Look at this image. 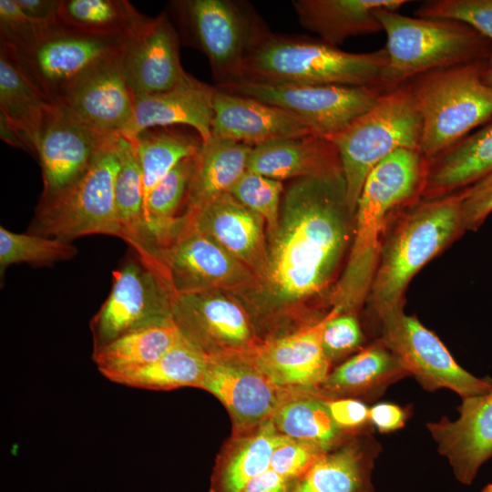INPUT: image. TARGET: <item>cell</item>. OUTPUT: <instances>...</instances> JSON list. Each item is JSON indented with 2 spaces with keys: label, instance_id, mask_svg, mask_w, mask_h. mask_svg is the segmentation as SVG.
<instances>
[{
  "label": "cell",
  "instance_id": "obj_1",
  "mask_svg": "<svg viewBox=\"0 0 492 492\" xmlns=\"http://www.w3.org/2000/svg\"><path fill=\"white\" fill-rule=\"evenodd\" d=\"M354 228L343 177L297 179L288 187L278 228L268 238L265 272L240 299L258 334L260 325L278 330L329 287Z\"/></svg>",
  "mask_w": 492,
  "mask_h": 492
},
{
  "label": "cell",
  "instance_id": "obj_2",
  "mask_svg": "<svg viewBox=\"0 0 492 492\" xmlns=\"http://www.w3.org/2000/svg\"><path fill=\"white\" fill-rule=\"evenodd\" d=\"M428 159L419 149H401L367 176L354 213L349 256L330 297L332 308L354 313L368 296L385 228L393 214L424 194Z\"/></svg>",
  "mask_w": 492,
  "mask_h": 492
},
{
  "label": "cell",
  "instance_id": "obj_3",
  "mask_svg": "<svg viewBox=\"0 0 492 492\" xmlns=\"http://www.w3.org/2000/svg\"><path fill=\"white\" fill-rule=\"evenodd\" d=\"M387 62L385 47L368 53H351L320 38L277 35L265 27L250 47L239 80L372 86L384 90L383 80Z\"/></svg>",
  "mask_w": 492,
  "mask_h": 492
},
{
  "label": "cell",
  "instance_id": "obj_4",
  "mask_svg": "<svg viewBox=\"0 0 492 492\" xmlns=\"http://www.w3.org/2000/svg\"><path fill=\"white\" fill-rule=\"evenodd\" d=\"M376 17L387 37L385 91L431 71L492 57V41L465 23L411 17L387 9L377 11Z\"/></svg>",
  "mask_w": 492,
  "mask_h": 492
},
{
  "label": "cell",
  "instance_id": "obj_5",
  "mask_svg": "<svg viewBox=\"0 0 492 492\" xmlns=\"http://www.w3.org/2000/svg\"><path fill=\"white\" fill-rule=\"evenodd\" d=\"M487 62L438 69L406 82L422 120L420 151L428 160L492 118V88L482 79Z\"/></svg>",
  "mask_w": 492,
  "mask_h": 492
},
{
  "label": "cell",
  "instance_id": "obj_6",
  "mask_svg": "<svg viewBox=\"0 0 492 492\" xmlns=\"http://www.w3.org/2000/svg\"><path fill=\"white\" fill-rule=\"evenodd\" d=\"M421 132L420 114L409 85L405 83L382 94L369 110L325 137L337 149L346 201L354 215L371 170L398 149L420 150Z\"/></svg>",
  "mask_w": 492,
  "mask_h": 492
},
{
  "label": "cell",
  "instance_id": "obj_7",
  "mask_svg": "<svg viewBox=\"0 0 492 492\" xmlns=\"http://www.w3.org/2000/svg\"><path fill=\"white\" fill-rule=\"evenodd\" d=\"M461 191L415 205L383 246L368 296L376 314L401 304L412 277L462 231Z\"/></svg>",
  "mask_w": 492,
  "mask_h": 492
},
{
  "label": "cell",
  "instance_id": "obj_8",
  "mask_svg": "<svg viewBox=\"0 0 492 492\" xmlns=\"http://www.w3.org/2000/svg\"><path fill=\"white\" fill-rule=\"evenodd\" d=\"M118 138L95 155L74 183L52 196L41 197L28 233L68 242L92 234L120 238L115 200Z\"/></svg>",
  "mask_w": 492,
  "mask_h": 492
},
{
  "label": "cell",
  "instance_id": "obj_9",
  "mask_svg": "<svg viewBox=\"0 0 492 492\" xmlns=\"http://www.w3.org/2000/svg\"><path fill=\"white\" fill-rule=\"evenodd\" d=\"M185 38L209 60L217 87L241 77L245 56L265 28L244 4L182 0L170 4Z\"/></svg>",
  "mask_w": 492,
  "mask_h": 492
},
{
  "label": "cell",
  "instance_id": "obj_10",
  "mask_svg": "<svg viewBox=\"0 0 492 492\" xmlns=\"http://www.w3.org/2000/svg\"><path fill=\"white\" fill-rule=\"evenodd\" d=\"M216 87L282 108L298 118L313 134L322 137L345 128L386 92L372 86H316L243 79Z\"/></svg>",
  "mask_w": 492,
  "mask_h": 492
},
{
  "label": "cell",
  "instance_id": "obj_11",
  "mask_svg": "<svg viewBox=\"0 0 492 492\" xmlns=\"http://www.w3.org/2000/svg\"><path fill=\"white\" fill-rule=\"evenodd\" d=\"M169 282L137 256L112 272L110 292L90 321L93 350L123 335L174 323Z\"/></svg>",
  "mask_w": 492,
  "mask_h": 492
},
{
  "label": "cell",
  "instance_id": "obj_12",
  "mask_svg": "<svg viewBox=\"0 0 492 492\" xmlns=\"http://www.w3.org/2000/svg\"><path fill=\"white\" fill-rule=\"evenodd\" d=\"M377 315L381 342L424 389L447 388L462 399L492 390L490 378L476 377L462 368L440 339L415 316L405 314L401 304Z\"/></svg>",
  "mask_w": 492,
  "mask_h": 492
},
{
  "label": "cell",
  "instance_id": "obj_13",
  "mask_svg": "<svg viewBox=\"0 0 492 492\" xmlns=\"http://www.w3.org/2000/svg\"><path fill=\"white\" fill-rule=\"evenodd\" d=\"M159 257L173 293L222 291L241 299L257 278L243 263L200 231L187 212Z\"/></svg>",
  "mask_w": 492,
  "mask_h": 492
},
{
  "label": "cell",
  "instance_id": "obj_14",
  "mask_svg": "<svg viewBox=\"0 0 492 492\" xmlns=\"http://www.w3.org/2000/svg\"><path fill=\"white\" fill-rule=\"evenodd\" d=\"M172 318L180 333L209 357L248 354L261 341L243 303L222 291L173 294Z\"/></svg>",
  "mask_w": 492,
  "mask_h": 492
},
{
  "label": "cell",
  "instance_id": "obj_15",
  "mask_svg": "<svg viewBox=\"0 0 492 492\" xmlns=\"http://www.w3.org/2000/svg\"><path fill=\"white\" fill-rule=\"evenodd\" d=\"M124 42L70 30L59 24L30 51L15 52L28 75L55 103L79 77L119 56Z\"/></svg>",
  "mask_w": 492,
  "mask_h": 492
},
{
  "label": "cell",
  "instance_id": "obj_16",
  "mask_svg": "<svg viewBox=\"0 0 492 492\" xmlns=\"http://www.w3.org/2000/svg\"><path fill=\"white\" fill-rule=\"evenodd\" d=\"M227 409L232 433L248 431L272 418L284 390L278 388L247 354L209 357L200 384Z\"/></svg>",
  "mask_w": 492,
  "mask_h": 492
},
{
  "label": "cell",
  "instance_id": "obj_17",
  "mask_svg": "<svg viewBox=\"0 0 492 492\" xmlns=\"http://www.w3.org/2000/svg\"><path fill=\"white\" fill-rule=\"evenodd\" d=\"M333 313L289 333L261 340L247 355L284 391H316L330 374L331 362L322 345L323 327Z\"/></svg>",
  "mask_w": 492,
  "mask_h": 492
},
{
  "label": "cell",
  "instance_id": "obj_18",
  "mask_svg": "<svg viewBox=\"0 0 492 492\" xmlns=\"http://www.w3.org/2000/svg\"><path fill=\"white\" fill-rule=\"evenodd\" d=\"M55 104L87 127L107 136H123L133 118L134 98L121 55L72 83Z\"/></svg>",
  "mask_w": 492,
  "mask_h": 492
},
{
  "label": "cell",
  "instance_id": "obj_19",
  "mask_svg": "<svg viewBox=\"0 0 492 492\" xmlns=\"http://www.w3.org/2000/svg\"><path fill=\"white\" fill-rule=\"evenodd\" d=\"M121 65L133 95L166 91L188 77L180 63L179 35L167 11L148 17L125 40Z\"/></svg>",
  "mask_w": 492,
  "mask_h": 492
},
{
  "label": "cell",
  "instance_id": "obj_20",
  "mask_svg": "<svg viewBox=\"0 0 492 492\" xmlns=\"http://www.w3.org/2000/svg\"><path fill=\"white\" fill-rule=\"evenodd\" d=\"M118 137L87 127L56 105L36 145L44 182L41 197L52 196L74 183L95 155Z\"/></svg>",
  "mask_w": 492,
  "mask_h": 492
},
{
  "label": "cell",
  "instance_id": "obj_21",
  "mask_svg": "<svg viewBox=\"0 0 492 492\" xmlns=\"http://www.w3.org/2000/svg\"><path fill=\"white\" fill-rule=\"evenodd\" d=\"M187 213L200 231L247 266L257 282L261 278L268 260V237L261 216L230 193L218 196Z\"/></svg>",
  "mask_w": 492,
  "mask_h": 492
},
{
  "label": "cell",
  "instance_id": "obj_22",
  "mask_svg": "<svg viewBox=\"0 0 492 492\" xmlns=\"http://www.w3.org/2000/svg\"><path fill=\"white\" fill-rule=\"evenodd\" d=\"M457 411V419L442 416L426 427L456 480L470 485L481 466L492 457V390L463 398Z\"/></svg>",
  "mask_w": 492,
  "mask_h": 492
},
{
  "label": "cell",
  "instance_id": "obj_23",
  "mask_svg": "<svg viewBox=\"0 0 492 492\" xmlns=\"http://www.w3.org/2000/svg\"><path fill=\"white\" fill-rule=\"evenodd\" d=\"M212 108L211 137L217 138L254 148L313 134L298 118L282 108L217 87Z\"/></svg>",
  "mask_w": 492,
  "mask_h": 492
},
{
  "label": "cell",
  "instance_id": "obj_24",
  "mask_svg": "<svg viewBox=\"0 0 492 492\" xmlns=\"http://www.w3.org/2000/svg\"><path fill=\"white\" fill-rule=\"evenodd\" d=\"M214 92L215 87L188 75L169 90L133 95V118L123 137L131 139L146 129L183 125L205 143L211 137Z\"/></svg>",
  "mask_w": 492,
  "mask_h": 492
},
{
  "label": "cell",
  "instance_id": "obj_25",
  "mask_svg": "<svg viewBox=\"0 0 492 492\" xmlns=\"http://www.w3.org/2000/svg\"><path fill=\"white\" fill-rule=\"evenodd\" d=\"M380 444L368 428L325 452L290 492H375L372 482Z\"/></svg>",
  "mask_w": 492,
  "mask_h": 492
},
{
  "label": "cell",
  "instance_id": "obj_26",
  "mask_svg": "<svg viewBox=\"0 0 492 492\" xmlns=\"http://www.w3.org/2000/svg\"><path fill=\"white\" fill-rule=\"evenodd\" d=\"M247 170L281 181L343 177L335 146L325 137L313 134L252 148Z\"/></svg>",
  "mask_w": 492,
  "mask_h": 492
},
{
  "label": "cell",
  "instance_id": "obj_27",
  "mask_svg": "<svg viewBox=\"0 0 492 492\" xmlns=\"http://www.w3.org/2000/svg\"><path fill=\"white\" fill-rule=\"evenodd\" d=\"M408 3L406 0H294L292 5L302 27L337 46L349 37L383 31L376 12L397 11Z\"/></svg>",
  "mask_w": 492,
  "mask_h": 492
},
{
  "label": "cell",
  "instance_id": "obj_28",
  "mask_svg": "<svg viewBox=\"0 0 492 492\" xmlns=\"http://www.w3.org/2000/svg\"><path fill=\"white\" fill-rule=\"evenodd\" d=\"M55 107L28 75L15 50L1 42L0 116L36 154L42 129Z\"/></svg>",
  "mask_w": 492,
  "mask_h": 492
},
{
  "label": "cell",
  "instance_id": "obj_29",
  "mask_svg": "<svg viewBox=\"0 0 492 492\" xmlns=\"http://www.w3.org/2000/svg\"><path fill=\"white\" fill-rule=\"evenodd\" d=\"M287 437L272 418L243 433L231 434L216 457L210 492H241L270 467L272 453Z\"/></svg>",
  "mask_w": 492,
  "mask_h": 492
},
{
  "label": "cell",
  "instance_id": "obj_30",
  "mask_svg": "<svg viewBox=\"0 0 492 492\" xmlns=\"http://www.w3.org/2000/svg\"><path fill=\"white\" fill-rule=\"evenodd\" d=\"M406 375L398 358L380 341L330 372L316 391L326 398L374 400Z\"/></svg>",
  "mask_w": 492,
  "mask_h": 492
},
{
  "label": "cell",
  "instance_id": "obj_31",
  "mask_svg": "<svg viewBox=\"0 0 492 492\" xmlns=\"http://www.w3.org/2000/svg\"><path fill=\"white\" fill-rule=\"evenodd\" d=\"M492 171V118L428 160L425 197L435 199L466 188Z\"/></svg>",
  "mask_w": 492,
  "mask_h": 492
},
{
  "label": "cell",
  "instance_id": "obj_32",
  "mask_svg": "<svg viewBox=\"0 0 492 492\" xmlns=\"http://www.w3.org/2000/svg\"><path fill=\"white\" fill-rule=\"evenodd\" d=\"M252 148L214 137L202 143L196 155L185 212L226 193L247 171Z\"/></svg>",
  "mask_w": 492,
  "mask_h": 492
},
{
  "label": "cell",
  "instance_id": "obj_33",
  "mask_svg": "<svg viewBox=\"0 0 492 492\" xmlns=\"http://www.w3.org/2000/svg\"><path fill=\"white\" fill-rule=\"evenodd\" d=\"M174 323L137 331L93 350L92 359L98 371L118 384L133 374L161 358L180 339Z\"/></svg>",
  "mask_w": 492,
  "mask_h": 492
},
{
  "label": "cell",
  "instance_id": "obj_34",
  "mask_svg": "<svg viewBox=\"0 0 492 492\" xmlns=\"http://www.w3.org/2000/svg\"><path fill=\"white\" fill-rule=\"evenodd\" d=\"M272 420L282 435L317 443L327 450L354 434L344 432L335 425L324 397L317 391H283Z\"/></svg>",
  "mask_w": 492,
  "mask_h": 492
},
{
  "label": "cell",
  "instance_id": "obj_35",
  "mask_svg": "<svg viewBox=\"0 0 492 492\" xmlns=\"http://www.w3.org/2000/svg\"><path fill=\"white\" fill-rule=\"evenodd\" d=\"M147 18L126 0H65L58 9V22L67 29L122 40Z\"/></svg>",
  "mask_w": 492,
  "mask_h": 492
},
{
  "label": "cell",
  "instance_id": "obj_36",
  "mask_svg": "<svg viewBox=\"0 0 492 492\" xmlns=\"http://www.w3.org/2000/svg\"><path fill=\"white\" fill-rule=\"evenodd\" d=\"M135 149L143 179L144 203L150 191L181 160L195 156L202 141L177 129H146L128 139Z\"/></svg>",
  "mask_w": 492,
  "mask_h": 492
},
{
  "label": "cell",
  "instance_id": "obj_37",
  "mask_svg": "<svg viewBox=\"0 0 492 492\" xmlns=\"http://www.w3.org/2000/svg\"><path fill=\"white\" fill-rule=\"evenodd\" d=\"M208 362L209 356L181 334L161 358L125 376L118 384L148 390L200 387Z\"/></svg>",
  "mask_w": 492,
  "mask_h": 492
},
{
  "label": "cell",
  "instance_id": "obj_38",
  "mask_svg": "<svg viewBox=\"0 0 492 492\" xmlns=\"http://www.w3.org/2000/svg\"><path fill=\"white\" fill-rule=\"evenodd\" d=\"M77 253L71 242L31 233H15L0 227V272L14 263L46 266L70 260Z\"/></svg>",
  "mask_w": 492,
  "mask_h": 492
},
{
  "label": "cell",
  "instance_id": "obj_39",
  "mask_svg": "<svg viewBox=\"0 0 492 492\" xmlns=\"http://www.w3.org/2000/svg\"><path fill=\"white\" fill-rule=\"evenodd\" d=\"M283 192L281 180L247 170L230 194L264 220L269 238L278 228Z\"/></svg>",
  "mask_w": 492,
  "mask_h": 492
},
{
  "label": "cell",
  "instance_id": "obj_40",
  "mask_svg": "<svg viewBox=\"0 0 492 492\" xmlns=\"http://www.w3.org/2000/svg\"><path fill=\"white\" fill-rule=\"evenodd\" d=\"M59 22L46 21L26 15L15 0H0L1 42L18 54L33 49Z\"/></svg>",
  "mask_w": 492,
  "mask_h": 492
},
{
  "label": "cell",
  "instance_id": "obj_41",
  "mask_svg": "<svg viewBox=\"0 0 492 492\" xmlns=\"http://www.w3.org/2000/svg\"><path fill=\"white\" fill-rule=\"evenodd\" d=\"M414 15L465 23L492 41V0H426ZM488 62L492 63V57Z\"/></svg>",
  "mask_w": 492,
  "mask_h": 492
},
{
  "label": "cell",
  "instance_id": "obj_42",
  "mask_svg": "<svg viewBox=\"0 0 492 492\" xmlns=\"http://www.w3.org/2000/svg\"><path fill=\"white\" fill-rule=\"evenodd\" d=\"M327 451L317 443L287 437L272 453L270 468L295 485Z\"/></svg>",
  "mask_w": 492,
  "mask_h": 492
},
{
  "label": "cell",
  "instance_id": "obj_43",
  "mask_svg": "<svg viewBox=\"0 0 492 492\" xmlns=\"http://www.w3.org/2000/svg\"><path fill=\"white\" fill-rule=\"evenodd\" d=\"M325 323L322 333V345L332 363L358 348L363 343V333L352 313H341L336 308Z\"/></svg>",
  "mask_w": 492,
  "mask_h": 492
},
{
  "label": "cell",
  "instance_id": "obj_44",
  "mask_svg": "<svg viewBox=\"0 0 492 492\" xmlns=\"http://www.w3.org/2000/svg\"><path fill=\"white\" fill-rule=\"evenodd\" d=\"M463 230L477 229L492 212V171L461 190Z\"/></svg>",
  "mask_w": 492,
  "mask_h": 492
},
{
  "label": "cell",
  "instance_id": "obj_45",
  "mask_svg": "<svg viewBox=\"0 0 492 492\" xmlns=\"http://www.w3.org/2000/svg\"><path fill=\"white\" fill-rule=\"evenodd\" d=\"M324 397V396H323ZM326 407L335 425L347 433H357L367 428L369 407L355 398H326Z\"/></svg>",
  "mask_w": 492,
  "mask_h": 492
},
{
  "label": "cell",
  "instance_id": "obj_46",
  "mask_svg": "<svg viewBox=\"0 0 492 492\" xmlns=\"http://www.w3.org/2000/svg\"><path fill=\"white\" fill-rule=\"evenodd\" d=\"M408 414L403 407L391 403H379L369 407V421L381 433L398 430L405 425Z\"/></svg>",
  "mask_w": 492,
  "mask_h": 492
},
{
  "label": "cell",
  "instance_id": "obj_47",
  "mask_svg": "<svg viewBox=\"0 0 492 492\" xmlns=\"http://www.w3.org/2000/svg\"><path fill=\"white\" fill-rule=\"evenodd\" d=\"M294 484L272 468L250 480L241 492H290Z\"/></svg>",
  "mask_w": 492,
  "mask_h": 492
},
{
  "label": "cell",
  "instance_id": "obj_48",
  "mask_svg": "<svg viewBox=\"0 0 492 492\" xmlns=\"http://www.w3.org/2000/svg\"><path fill=\"white\" fill-rule=\"evenodd\" d=\"M28 15L46 21L58 22L60 1L56 0H15Z\"/></svg>",
  "mask_w": 492,
  "mask_h": 492
},
{
  "label": "cell",
  "instance_id": "obj_49",
  "mask_svg": "<svg viewBox=\"0 0 492 492\" xmlns=\"http://www.w3.org/2000/svg\"><path fill=\"white\" fill-rule=\"evenodd\" d=\"M482 79L487 86L492 88V63H489L488 61L482 70Z\"/></svg>",
  "mask_w": 492,
  "mask_h": 492
},
{
  "label": "cell",
  "instance_id": "obj_50",
  "mask_svg": "<svg viewBox=\"0 0 492 492\" xmlns=\"http://www.w3.org/2000/svg\"><path fill=\"white\" fill-rule=\"evenodd\" d=\"M481 492H492V483L486 486Z\"/></svg>",
  "mask_w": 492,
  "mask_h": 492
}]
</instances>
